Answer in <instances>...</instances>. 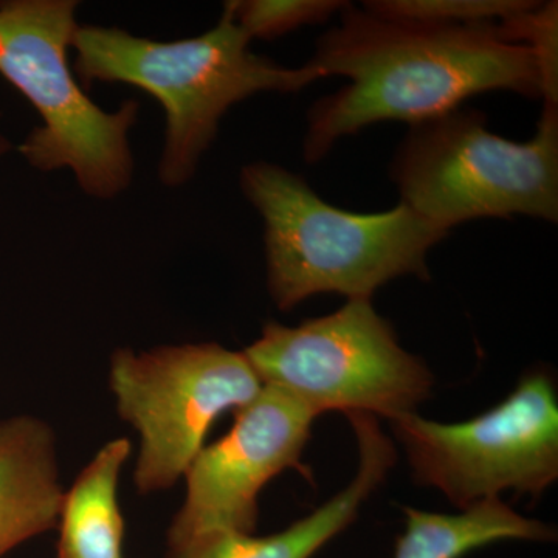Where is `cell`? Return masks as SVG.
Listing matches in <instances>:
<instances>
[{
    "mask_svg": "<svg viewBox=\"0 0 558 558\" xmlns=\"http://www.w3.org/2000/svg\"><path fill=\"white\" fill-rule=\"evenodd\" d=\"M317 40L307 62L319 78H347L307 113L304 159L322 160L337 140L381 121L410 126L458 110L469 98L510 90L542 98L527 46L502 38L498 24L435 25L348 5Z\"/></svg>",
    "mask_w": 558,
    "mask_h": 558,
    "instance_id": "1",
    "label": "cell"
},
{
    "mask_svg": "<svg viewBox=\"0 0 558 558\" xmlns=\"http://www.w3.org/2000/svg\"><path fill=\"white\" fill-rule=\"evenodd\" d=\"M250 43L227 2L218 24L196 38L154 40L117 27L78 24L70 49L83 89L94 83L131 84L160 102L159 179L179 189L193 179L220 120L234 105L264 92L295 94L322 80L307 64L284 68L253 53Z\"/></svg>",
    "mask_w": 558,
    "mask_h": 558,
    "instance_id": "2",
    "label": "cell"
},
{
    "mask_svg": "<svg viewBox=\"0 0 558 558\" xmlns=\"http://www.w3.org/2000/svg\"><path fill=\"white\" fill-rule=\"evenodd\" d=\"M240 183L264 222L267 288L281 311L322 293L371 300L407 275L429 279V250L449 234L403 204L368 215L333 207L269 161L242 168Z\"/></svg>",
    "mask_w": 558,
    "mask_h": 558,
    "instance_id": "3",
    "label": "cell"
},
{
    "mask_svg": "<svg viewBox=\"0 0 558 558\" xmlns=\"http://www.w3.org/2000/svg\"><path fill=\"white\" fill-rule=\"evenodd\" d=\"M76 0H0V75L39 113L17 153L35 170H70L87 196L109 201L130 189V134L137 101L101 109L70 65Z\"/></svg>",
    "mask_w": 558,
    "mask_h": 558,
    "instance_id": "4",
    "label": "cell"
},
{
    "mask_svg": "<svg viewBox=\"0 0 558 558\" xmlns=\"http://www.w3.org/2000/svg\"><path fill=\"white\" fill-rule=\"evenodd\" d=\"M400 204L438 229L513 215L558 219V108L545 106L534 137L488 131L478 110L413 124L391 163Z\"/></svg>",
    "mask_w": 558,
    "mask_h": 558,
    "instance_id": "5",
    "label": "cell"
},
{
    "mask_svg": "<svg viewBox=\"0 0 558 558\" xmlns=\"http://www.w3.org/2000/svg\"><path fill=\"white\" fill-rule=\"evenodd\" d=\"M245 357L263 387H274L325 411L395 421L416 413L429 398L433 376L400 347L371 300H348L341 310L299 326L267 323Z\"/></svg>",
    "mask_w": 558,
    "mask_h": 558,
    "instance_id": "6",
    "label": "cell"
},
{
    "mask_svg": "<svg viewBox=\"0 0 558 558\" xmlns=\"http://www.w3.org/2000/svg\"><path fill=\"white\" fill-rule=\"evenodd\" d=\"M109 388L117 413L138 435V494L183 480L222 414L248 405L263 389L244 352L218 343L120 348L110 355Z\"/></svg>",
    "mask_w": 558,
    "mask_h": 558,
    "instance_id": "7",
    "label": "cell"
},
{
    "mask_svg": "<svg viewBox=\"0 0 558 558\" xmlns=\"http://www.w3.org/2000/svg\"><path fill=\"white\" fill-rule=\"evenodd\" d=\"M391 422L414 480L439 488L459 509L505 490L539 497L558 478L557 392L542 371L470 421L440 424L411 413Z\"/></svg>",
    "mask_w": 558,
    "mask_h": 558,
    "instance_id": "8",
    "label": "cell"
},
{
    "mask_svg": "<svg viewBox=\"0 0 558 558\" xmlns=\"http://www.w3.org/2000/svg\"><path fill=\"white\" fill-rule=\"evenodd\" d=\"M230 432L204 446L186 469V490L167 532L168 548L215 532L255 534L260 490L300 469L317 411L274 387L234 411Z\"/></svg>",
    "mask_w": 558,
    "mask_h": 558,
    "instance_id": "9",
    "label": "cell"
},
{
    "mask_svg": "<svg viewBox=\"0 0 558 558\" xmlns=\"http://www.w3.org/2000/svg\"><path fill=\"white\" fill-rule=\"evenodd\" d=\"M357 438L359 472L332 499L292 526L267 537L241 532H215L168 548L167 558H312L355 520L363 502L387 478L396 450L377 417L348 414Z\"/></svg>",
    "mask_w": 558,
    "mask_h": 558,
    "instance_id": "10",
    "label": "cell"
},
{
    "mask_svg": "<svg viewBox=\"0 0 558 558\" xmlns=\"http://www.w3.org/2000/svg\"><path fill=\"white\" fill-rule=\"evenodd\" d=\"M62 495L54 429L31 414L0 418V558L58 526Z\"/></svg>",
    "mask_w": 558,
    "mask_h": 558,
    "instance_id": "11",
    "label": "cell"
},
{
    "mask_svg": "<svg viewBox=\"0 0 558 558\" xmlns=\"http://www.w3.org/2000/svg\"><path fill=\"white\" fill-rule=\"evenodd\" d=\"M131 454V439L108 440L64 490L57 558H123L119 484Z\"/></svg>",
    "mask_w": 558,
    "mask_h": 558,
    "instance_id": "12",
    "label": "cell"
},
{
    "mask_svg": "<svg viewBox=\"0 0 558 558\" xmlns=\"http://www.w3.org/2000/svg\"><path fill=\"white\" fill-rule=\"evenodd\" d=\"M403 513L405 529L396 545L395 558H462L505 539H556V529L520 515L499 498L470 506L457 515L414 508H403Z\"/></svg>",
    "mask_w": 558,
    "mask_h": 558,
    "instance_id": "13",
    "label": "cell"
},
{
    "mask_svg": "<svg viewBox=\"0 0 558 558\" xmlns=\"http://www.w3.org/2000/svg\"><path fill=\"white\" fill-rule=\"evenodd\" d=\"M535 3L531 0H373L363 3V9L422 24L487 25L508 21Z\"/></svg>",
    "mask_w": 558,
    "mask_h": 558,
    "instance_id": "14",
    "label": "cell"
},
{
    "mask_svg": "<svg viewBox=\"0 0 558 558\" xmlns=\"http://www.w3.org/2000/svg\"><path fill=\"white\" fill-rule=\"evenodd\" d=\"M234 21L250 39H275L340 13V0H230Z\"/></svg>",
    "mask_w": 558,
    "mask_h": 558,
    "instance_id": "15",
    "label": "cell"
},
{
    "mask_svg": "<svg viewBox=\"0 0 558 558\" xmlns=\"http://www.w3.org/2000/svg\"><path fill=\"white\" fill-rule=\"evenodd\" d=\"M502 38L527 46L537 65L545 106L558 108V3L537 2L498 24Z\"/></svg>",
    "mask_w": 558,
    "mask_h": 558,
    "instance_id": "16",
    "label": "cell"
},
{
    "mask_svg": "<svg viewBox=\"0 0 558 558\" xmlns=\"http://www.w3.org/2000/svg\"><path fill=\"white\" fill-rule=\"evenodd\" d=\"M13 149V143H11L10 140L5 137V135L0 134V159L5 157L7 154L11 153Z\"/></svg>",
    "mask_w": 558,
    "mask_h": 558,
    "instance_id": "17",
    "label": "cell"
}]
</instances>
